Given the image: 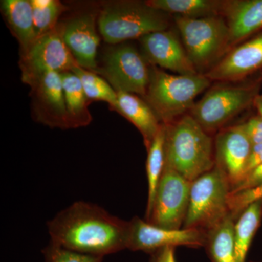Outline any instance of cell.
Here are the masks:
<instances>
[{"mask_svg": "<svg viewBox=\"0 0 262 262\" xmlns=\"http://www.w3.org/2000/svg\"><path fill=\"white\" fill-rule=\"evenodd\" d=\"M47 226L50 242L74 252L103 258L127 249L130 222L94 203L75 202Z\"/></svg>", "mask_w": 262, "mask_h": 262, "instance_id": "obj_1", "label": "cell"}, {"mask_svg": "<svg viewBox=\"0 0 262 262\" xmlns=\"http://www.w3.org/2000/svg\"><path fill=\"white\" fill-rule=\"evenodd\" d=\"M214 144L190 115L165 125V168L192 182L215 165Z\"/></svg>", "mask_w": 262, "mask_h": 262, "instance_id": "obj_2", "label": "cell"}, {"mask_svg": "<svg viewBox=\"0 0 262 262\" xmlns=\"http://www.w3.org/2000/svg\"><path fill=\"white\" fill-rule=\"evenodd\" d=\"M210 84L203 74L171 75L152 67L145 97L159 120L168 125L190 111L196 96Z\"/></svg>", "mask_w": 262, "mask_h": 262, "instance_id": "obj_3", "label": "cell"}, {"mask_svg": "<svg viewBox=\"0 0 262 262\" xmlns=\"http://www.w3.org/2000/svg\"><path fill=\"white\" fill-rule=\"evenodd\" d=\"M168 16L151 8L146 2L110 3L101 10L98 28L106 42L117 44L144 37L149 33L167 30Z\"/></svg>", "mask_w": 262, "mask_h": 262, "instance_id": "obj_4", "label": "cell"}, {"mask_svg": "<svg viewBox=\"0 0 262 262\" xmlns=\"http://www.w3.org/2000/svg\"><path fill=\"white\" fill-rule=\"evenodd\" d=\"M174 20L198 73H207L229 51V29L223 16L189 18L175 15Z\"/></svg>", "mask_w": 262, "mask_h": 262, "instance_id": "obj_5", "label": "cell"}, {"mask_svg": "<svg viewBox=\"0 0 262 262\" xmlns=\"http://www.w3.org/2000/svg\"><path fill=\"white\" fill-rule=\"evenodd\" d=\"M261 82V77H258L215 86L194 103L190 115L206 132L219 130L253 104Z\"/></svg>", "mask_w": 262, "mask_h": 262, "instance_id": "obj_6", "label": "cell"}, {"mask_svg": "<svg viewBox=\"0 0 262 262\" xmlns=\"http://www.w3.org/2000/svg\"><path fill=\"white\" fill-rule=\"evenodd\" d=\"M230 184L216 165L191 183L189 207L183 228L208 231L229 213Z\"/></svg>", "mask_w": 262, "mask_h": 262, "instance_id": "obj_7", "label": "cell"}, {"mask_svg": "<svg viewBox=\"0 0 262 262\" xmlns=\"http://www.w3.org/2000/svg\"><path fill=\"white\" fill-rule=\"evenodd\" d=\"M191 183L171 169L165 168L152 206L144 220L163 228L182 229L189 207Z\"/></svg>", "mask_w": 262, "mask_h": 262, "instance_id": "obj_8", "label": "cell"}, {"mask_svg": "<svg viewBox=\"0 0 262 262\" xmlns=\"http://www.w3.org/2000/svg\"><path fill=\"white\" fill-rule=\"evenodd\" d=\"M129 222L130 234L127 249L130 251L151 254L167 247L187 246L198 248L206 246V232L201 229L163 228L151 225L138 216Z\"/></svg>", "mask_w": 262, "mask_h": 262, "instance_id": "obj_9", "label": "cell"}, {"mask_svg": "<svg viewBox=\"0 0 262 262\" xmlns=\"http://www.w3.org/2000/svg\"><path fill=\"white\" fill-rule=\"evenodd\" d=\"M101 72L117 92L146 96L150 70L145 60L133 46L122 45L108 52Z\"/></svg>", "mask_w": 262, "mask_h": 262, "instance_id": "obj_10", "label": "cell"}, {"mask_svg": "<svg viewBox=\"0 0 262 262\" xmlns=\"http://www.w3.org/2000/svg\"><path fill=\"white\" fill-rule=\"evenodd\" d=\"M78 65L66 46L61 32L56 29L38 37L25 51L24 79L26 82L48 72L72 71Z\"/></svg>", "mask_w": 262, "mask_h": 262, "instance_id": "obj_11", "label": "cell"}, {"mask_svg": "<svg viewBox=\"0 0 262 262\" xmlns=\"http://www.w3.org/2000/svg\"><path fill=\"white\" fill-rule=\"evenodd\" d=\"M252 146L246 123L226 127L215 136V165L228 179L231 190L244 178Z\"/></svg>", "mask_w": 262, "mask_h": 262, "instance_id": "obj_12", "label": "cell"}, {"mask_svg": "<svg viewBox=\"0 0 262 262\" xmlns=\"http://www.w3.org/2000/svg\"><path fill=\"white\" fill-rule=\"evenodd\" d=\"M262 69V32L232 48L205 75L210 80L234 82Z\"/></svg>", "mask_w": 262, "mask_h": 262, "instance_id": "obj_13", "label": "cell"}, {"mask_svg": "<svg viewBox=\"0 0 262 262\" xmlns=\"http://www.w3.org/2000/svg\"><path fill=\"white\" fill-rule=\"evenodd\" d=\"M139 39L144 54L153 64L179 75L198 73L188 57L184 46L172 31L149 33Z\"/></svg>", "mask_w": 262, "mask_h": 262, "instance_id": "obj_14", "label": "cell"}, {"mask_svg": "<svg viewBox=\"0 0 262 262\" xmlns=\"http://www.w3.org/2000/svg\"><path fill=\"white\" fill-rule=\"evenodd\" d=\"M62 37L77 64L85 70H96V56L100 39L92 13L71 20L61 30Z\"/></svg>", "mask_w": 262, "mask_h": 262, "instance_id": "obj_15", "label": "cell"}, {"mask_svg": "<svg viewBox=\"0 0 262 262\" xmlns=\"http://www.w3.org/2000/svg\"><path fill=\"white\" fill-rule=\"evenodd\" d=\"M222 16L229 29V51L262 30V0L226 1Z\"/></svg>", "mask_w": 262, "mask_h": 262, "instance_id": "obj_16", "label": "cell"}, {"mask_svg": "<svg viewBox=\"0 0 262 262\" xmlns=\"http://www.w3.org/2000/svg\"><path fill=\"white\" fill-rule=\"evenodd\" d=\"M28 82L33 84L40 104L51 114L49 123L56 126H72L66 106L61 72H46Z\"/></svg>", "mask_w": 262, "mask_h": 262, "instance_id": "obj_17", "label": "cell"}, {"mask_svg": "<svg viewBox=\"0 0 262 262\" xmlns=\"http://www.w3.org/2000/svg\"><path fill=\"white\" fill-rule=\"evenodd\" d=\"M115 110L132 122L141 134L147 148L158 134L162 124L150 105L137 95L117 91Z\"/></svg>", "mask_w": 262, "mask_h": 262, "instance_id": "obj_18", "label": "cell"}, {"mask_svg": "<svg viewBox=\"0 0 262 262\" xmlns=\"http://www.w3.org/2000/svg\"><path fill=\"white\" fill-rule=\"evenodd\" d=\"M227 1V0H226ZM226 1L221 0H150L146 3L163 13L189 18L222 16Z\"/></svg>", "mask_w": 262, "mask_h": 262, "instance_id": "obj_19", "label": "cell"}, {"mask_svg": "<svg viewBox=\"0 0 262 262\" xmlns=\"http://www.w3.org/2000/svg\"><path fill=\"white\" fill-rule=\"evenodd\" d=\"M235 220V217L229 213L206 231L205 247L212 262H237L234 237Z\"/></svg>", "mask_w": 262, "mask_h": 262, "instance_id": "obj_20", "label": "cell"}, {"mask_svg": "<svg viewBox=\"0 0 262 262\" xmlns=\"http://www.w3.org/2000/svg\"><path fill=\"white\" fill-rule=\"evenodd\" d=\"M2 6L8 23L25 52L37 38L31 1L5 0L2 2Z\"/></svg>", "mask_w": 262, "mask_h": 262, "instance_id": "obj_21", "label": "cell"}, {"mask_svg": "<svg viewBox=\"0 0 262 262\" xmlns=\"http://www.w3.org/2000/svg\"><path fill=\"white\" fill-rule=\"evenodd\" d=\"M262 219V200L254 202L241 212L234 222V237L237 262H246L250 246Z\"/></svg>", "mask_w": 262, "mask_h": 262, "instance_id": "obj_22", "label": "cell"}, {"mask_svg": "<svg viewBox=\"0 0 262 262\" xmlns=\"http://www.w3.org/2000/svg\"><path fill=\"white\" fill-rule=\"evenodd\" d=\"M165 125L163 123L154 139L146 148L148 151L146 165L148 198L146 215L149 214L152 206L157 189L165 169Z\"/></svg>", "mask_w": 262, "mask_h": 262, "instance_id": "obj_23", "label": "cell"}, {"mask_svg": "<svg viewBox=\"0 0 262 262\" xmlns=\"http://www.w3.org/2000/svg\"><path fill=\"white\" fill-rule=\"evenodd\" d=\"M66 106L72 126H80L89 121L87 112V96L82 82L72 71L61 72Z\"/></svg>", "mask_w": 262, "mask_h": 262, "instance_id": "obj_24", "label": "cell"}, {"mask_svg": "<svg viewBox=\"0 0 262 262\" xmlns=\"http://www.w3.org/2000/svg\"><path fill=\"white\" fill-rule=\"evenodd\" d=\"M72 72L80 78L88 98L105 101L115 108L117 104V93L106 80L79 65L74 67Z\"/></svg>", "mask_w": 262, "mask_h": 262, "instance_id": "obj_25", "label": "cell"}, {"mask_svg": "<svg viewBox=\"0 0 262 262\" xmlns=\"http://www.w3.org/2000/svg\"><path fill=\"white\" fill-rule=\"evenodd\" d=\"M31 3L37 37L53 30L63 10L61 3L55 0H32Z\"/></svg>", "mask_w": 262, "mask_h": 262, "instance_id": "obj_26", "label": "cell"}, {"mask_svg": "<svg viewBox=\"0 0 262 262\" xmlns=\"http://www.w3.org/2000/svg\"><path fill=\"white\" fill-rule=\"evenodd\" d=\"M43 256L46 262H103V257L88 256L50 242L43 248Z\"/></svg>", "mask_w": 262, "mask_h": 262, "instance_id": "obj_27", "label": "cell"}, {"mask_svg": "<svg viewBox=\"0 0 262 262\" xmlns=\"http://www.w3.org/2000/svg\"><path fill=\"white\" fill-rule=\"evenodd\" d=\"M262 200V185L260 187L241 191V192L230 193L229 196V213L237 219L241 212L247 208L251 203Z\"/></svg>", "mask_w": 262, "mask_h": 262, "instance_id": "obj_28", "label": "cell"}, {"mask_svg": "<svg viewBox=\"0 0 262 262\" xmlns=\"http://www.w3.org/2000/svg\"><path fill=\"white\" fill-rule=\"evenodd\" d=\"M262 185V165L250 172L235 186L230 193L241 192Z\"/></svg>", "mask_w": 262, "mask_h": 262, "instance_id": "obj_29", "label": "cell"}, {"mask_svg": "<svg viewBox=\"0 0 262 262\" xmlns=\"http://www.w3.org/2000/svg\"><path fill=\"white\" fill-rule=\"evenodd\" d=\"M246 131L252 145L262 144V118L253 117L246 122Z\"/></svg>", "mask_w": 262, "mask_h": 262, "instance_id": "obj_30", "label": "cell"}, {"mask_svg": "<svg viewBox=\"0 0 262 262\" xmlns=\"http://www.w3.org/2000/svg\"><path fill=\"white\" fill-rule=\"evenodd\" d=\"M262 165V144L253 145L251 154L248 158L244 177L255 168Z\"/></svg>", "mask_w": 262, "mask_h": 262, "instance_id": "obj_31", "label": "cell"}, {"mask_svg": "<svg viewBox=\"0 0 262 262\" xmlns=\"http://www.w3.org/2000/svg\"><path fill=\"white\" fill-rule=\"evenodd\" d=\"M150 255L149 262H177L173 247L162 248Z\"/></svg>", "mask_w": 262, "mask_h": 262, "instance_id": "obj_32", "label": "cell"}, {"mask_svg": "<svg viewBox=\"0 0 262 262\" xmlns=\"http://www.w3.org/2000/svg\"><path fill=\"white\" fill-rule=\"evenodd\" d=\"M255 107L257 110L259 116L262 118V96L261 95H258L255 99L254 103H253Z\"/></svg>", "mask_w": 262, "mask_h": 262, "instance_id": "obj_33", "label": "cell"}]
</instances>
